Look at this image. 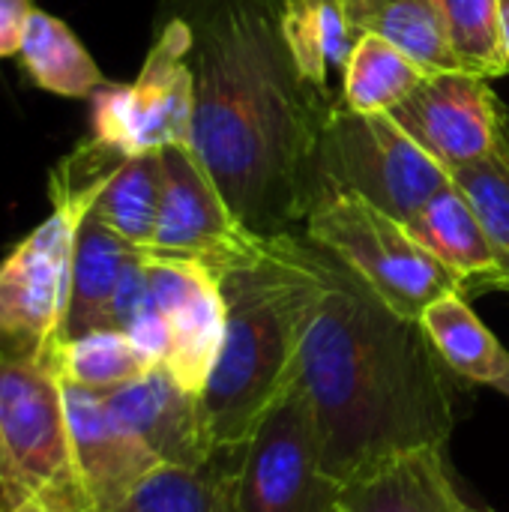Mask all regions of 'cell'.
Segmentation results:
<instances>
[{"label": "cell", "mask_w": 509, "mask_h": 512, "mask_svg": "<svg viewBox=\"0 0 509 512\" xmlns=\"http://www.w3.org/2000/svg\"><path fill=\"white\" fill-rule=\"evenodd\" d=\"M159 9L192 36V150L252 231H297L321 201V138L342 90L300 72L282 30L285 0H162Z\"/></svg>", "instance_id": "6da1fadb"}, {"label": "cell", "mask_w": 509, "mask_h": 512, "mask_svg": "<svg viewBox=\"0 0 509 512\" xmlns=\"http://www.w3.org/2000/svg\"><path fill=\"white\" fill-rule=\"evenodd\" d=\"M321 279L300 372L327 477L342 489L387 459L447 450L456 432L453 372L420 321L393 312L351 267L312 243Z\"/></svg>", "instance_id": "7a4b0ae2"}, {"label": "cell", "mask_w": 509, "mask_h": 512, "mask_svg": "<svg viewBox=\"0 0 509 512\" xmlns=\"http://www.w3.org/2000/svg\"><path fill=\"white\" fill-rule=\"evenodd\" d=\"M225 339L201 402L216 459H231L285 396L300 372V345L321 291L312 240L303 231L270 234L267 255L219 279Z\"/></svg>", "instance_id": "3957f363"}, {"label": "cell", "mask_w": 509, "mask_h": 512, "mask_svg": "<svg viewBox=\"0 0 509 512\" xmlns=\"http://www.w3.org/2000/svg\"><path fill=\"white\" fill-rule=\"evenodd\" d=\"M117 168L120 156L90 138L51 174V216L0 261V360L54 366L66 342L75 234Z\"/></svg>", "instance_id": "277c9868"}, {"label": "cell", "mask_w": 509, "mask_h": 512, "mask_svg": "<svg viewBox=\"0 0 509 512\" xmlns=\"http://www.w3.org/2000/svg\"><path fill=\"white\" fill-rule=\"evenodd\" d=\"M303 234L351 267L402 318L420 321L429 303L462 291L459 279L417 240L408 222L354 192L324 195Z\"/></svg>", "instance_id": "5b68a950"}, {"label": "cell", "mask_w": 509, "mask_h": 512, "mask_svg": "<svg viewBox=\"0 0 509 512\" xmlns=\"http://www.w3.org/2000/svg\"><path fill=\"white\" fill-rule=\"evenodd\" d=\"M0 450L6 483L48 512H93L54 366L0 360Z\"/></svg>", "instance_id": "8992f818"}, {"label": "cell", "mask_w": 509, "mask_h": 512, "mask_svg": "<svg viewBox=\"0 0 509 512\" xmlns=\"http://www.w3.org/2000/svg\"><path fill=\"white\" fill-rule=\"evenodd\" d=\"M318 171L321 198L354 192L408 225L438 192L453 186L450 168L390 111L360 114L342 99L327 120Z\"/></svg>", "instance_id": "52a82bcc"}, {"label": "cell", "mask_w": 509, "mask_h": 512, "mask_svg": "<svg viewBox=\"0 0 509 512\" xmlns=\"http://www.w3.org/2000/svg\"><path fill=\"white\" fill-rule=\"evenodd\" d=\"M228 465L231 512H336L339 486L321 465L312 402L297 378Z\"/></svg>", "instance_id": "ba28073f"}, {"label": "cell", "mask_w": 509, "mask_h": 512, "mask_svg": "<svg viewBox=\"0 0 509 512\" xmlns=\"http://www.w3.org/2000/svg\"><path fill=\"white\" fill-rule=\"evenodd\" d=\"M189 45L186 21L159 9L153 45L138 78L102 84L93 93V138L123 156L159 153L171 144L192 147L195 81Z\"/></svg>", "instance_id": "9c48e42d"}, {"label": "cell", "mask_w": 509, "mask_h": 512, "mask_svg": "<svg viewBox=\"0 0 509 512\" xmlns=\"http://www.w3.org/2000/svg\"><path fill=\"white\" fill-rule=\"evenodd\" d=\"M162 201L147 255L192 261L216 279L252 267L267 255L270 237L252 231L225 201L216 180L189 144L159 150Z\"/></svg>", "instance_id": "30bf717a"}, {"label": "cell", "mask_w": 509, "mask_h": 512, "mask_svg": "<svg viewBox=\"0 0 509 512\" xmlns=\"http://www.w3.org/2000/svg\"><path fill=\"white\" fill-rule=\"evenodd\" d=\"M450 171L489 156L509 132L507 105L486 78L471 72H429L390 111Z\"/></svg>", "instance_id": "8fae6325"}, {"label": "cell", "mask_w": 509, "mask_h": 512, "mask_svg": "<svg viewBox=\"0 0 509 512\" xmlns=\"http://www.w3.org/2000/svg\"><path fill=\"white\" fill-rule=\"evenodd\" d=\"M147 279L156 312L168 327L165 369L192 396H201L225 339V297L219 279L192 261L147 255Z\"/></svg>", "instance_id": "7c38bea8"}, {"label": "cell", "mask_w": 509, "mask_h": 512, "mask_svg": "<svg viewBox=\"0 0 509 512\" xmlns=\"http://www.w3.org/2000/svg\"><path fill=\"white\" fill-rule=\"evenodd\" d=\"M63 387L75 462L90 507L93 512H120L162 462L114 417L102 393L75 384Z\"/></svg>", "instance_id": "4fadbf2b"}, {"label": "cell", "mask_w": 509, "mask_h": 512, "mask_svg": "<svg viewBox=\"0 0 509 512\" xmlns=\"http://www.w3.org/2000/svg\"><path fill=\"white\" fill-rule=\"evenodd\" d=\"M102 396L114 417L162 465L204 468L216 462L198 396L186 393L165 366H153L141 378Z\"/></svg>", "instance_id": "5bb4252c"}, {"label": "cell", "mask_w": 509, "mask_h": 512, "mask_svg": "<svg viewBox=\"0 0 509 512\" xmlns=\"http://www.w3.org/2000/svg\"><path fill=\"white\" fill-rule=\"evenodd\" d=\"M345 512H462L447 450L420 447L381 462L339 492Z\"/></svg>", "instance_id": "9a60e30c"}, {"label": "cell", "mask_w": 509, "mask_h": 512, "mask_svg": "<svg viewBox=\"0 0 509 512\" xmlns=\"http://www.w3.org/2000/svg\"><path fill=\"white\" fill-rule=\"evenodd\" d=\"M411 231L459 279L465 297L480 291H507V279L489 234L456 186L438 192L417 213Z\"/></svg>", "instance_id": "2e32d148"}, {"label": "cell", "mask_w": 509, "mask_h": 512, "mask_svg": "<svg viewBox=\"0 0 509 512\" xmlns=\"http://www.w3.org/2000/svg\"><path fill=\"white\" fill-rule=\"evenodd\" d=\"M138 246L108 228L93 210L81 219L72 252V285L66 312V339L111 330V303L120 276Z\"/></svg>", "instance_id": "e0dca14e"}, {"label": "cell", "mask_w": 509, "mask_h": 512, "mask_svg": "<svg viewBox=\"0 0 509 512\" xmlns=\"http://www.w3.org/2000/svg\"><path fill=\"white\" fill-rule=\"evenodd\" d=\"M420 327L456 378L495 387L509 372V351L480 321L462 291L429 303L420 315Z\"/></svg>", "instance_id": "ac0fdd59"}, {"label": "cell", "mask_w": 509, "mask_h": 512, "mask_svg": "<svg viewBox=\"0 0 509 512\" xmlns=\"http://www.w3.org/2000/svg\"><path fill=\"white\" fill-rule=\"evenodd\" d=\"M345 12L357 36H384L426 72L459 69L441 0H345Z\"/></svg>", "instance_id": "d6986e66"}, {"label": "cell", "mask_w": 509, "mask_h": 512, "mask_svg": "<svg viewBox=\"0 0 509 512\" xmlns=\"http://www.w3.org/2000/svg\"><path fill=\"white\" fill-rule=\"evenodd\" d=\"M18 57L30 81L54 96L84 99L105 84L96 60L81 45V39L69 30V24L36 6L27 15Z\"/></svg>", "instance_id": "ffe728a7"}, {"label": "cell", "mask_w": 509, "mask_h": 512, "mask_svg": "<svg viewBox=\"0 0 509 512\" xmlns=\"http://www.w3.org/2000/svg\"><path fill=\"white\" fill-rule=\"evenodd\" d=\"M282 30L300 72L324 90H330L333 72H345L360 39L345 0H285Z\"/></svg>", "instance_id": "44dd1931"}, {"label": "cell", "mask_w": 509, "mask_h": 512, "mask_svg": "<svg viewBox=\"0 0 509 512\" xmlns=\"http://www.w3.org/2000/svg\"><path fill=\"white\" fill-rule=\"evenodd\" d=\"M429 72L384 36L363 33L342 72V102L360 114L399 108Z\"/></svg>", "instance_id": "7402d4cb"}, {"label": "cell", "mask_w": 509, "mask_h": 512, "mask_svg": "<svg viewBox=\"0 0 509 512\" xmlns=\"http://www.w3.org/2000/svg\"><path fill=\"white\" fill-rule=\"evenodd\" d=\"M159 201H162L159 153L129 156L102 186L93 204V216H99L132 246L147 249L156 231Z\"/></svg>", "instance_id": "603a6c76"}, {"label": "cell", "mask_w": 509, "mask_h": 512, "mask_svg": "<svg viewBox=\"0 0 509 512\" xmlns=\"http://www.w3.org/2000/svg\"><path fill=\"white\" fill-rule=\"evenodd\" d=\"M54 369L63 384L111 393L141 378L153 366L123 330H96L78 339H66L54 357Z\"/></svg>", "instance_id": "cb8c5ba5"}, {"label": "cell", "mask_w": 509, "mask_h": 512, "mask_svg": "<svg viewBox=\"0 0 509 512\" xmlns=\"http://www.w3.org/2000/svg\"><path fill=\"white\" fill-rule=\"evenodd\" d=\"M120 512H231L228 465L225 459L204 468L159 465Z\"/></svg>", "instance_id": "d4e9b609"}, {"label": "cell", "mask_w": 509, "mask_h": 512, "mask_svg": "<svg viewBox=\"0 0 509 512\" xmlns=\"http://www.w3.org/2000/svg\"><path fill=\"white\" fill-rule=\"evenodd\" d=\"M453 54L462 72L501 78L509 72V48L498 0H441Z\"/></svg>", "instance_id": "484cf974"}, {"label": "cell", "mask_w": 509, "mask_h": 512, "mask_svg": "<svg viewBox=\"0 0 509 512\" xmlns=\"http://www.w3.org/2000/svg\"><path fill=\"white\" fill-rule=\"evenodd\" d=\"M450 174H453V186L468 198V204L474 207L477 219L489 234L509 294V132L489 156L465 168H456Z\"/></svg>", "instance_id": "4316f807"}, {"label": "cell", "mask_w": 509, "mask_h": 512, "mask_svg": "<svg viewBox=\"0 0 509 512\" xmlns=\"http://www.w3.org/2000/svg\"><path fill=\"white\" fill-rule=\"evenodd\" d=\"M153 306L150 297V279H147V261L144 252L138 249L132 255V261L126 264L120 285L114 291V303H111V330H129L147 309Z\"/></svg>", "instance_id": "83f0119b"}, {"label": "cell", "mask_w": 509, "mask_h": 512, "mask_svg": "<svg viewBox=\"0 0 509 512\" xmlns=\"http://www.w3.org/2000/svg\"><path fill=\"white\" fill-rule=\"evenodd\" d=\"M30 12H33L30 0H0V60L18 54Z\"/></svg>", "instance_id": "f1b7e54d"}, {"label": "cell", "mask_w": 509, "mask_h": 512, "mask_svg": "<svg viewBox=\"0 0 509 512\" xmlns=\"http://www.w3.org/2000/svg\"><path fill=\"white\" fill-rule=\"evenodd\" d=\"M9 492V489H6ZM12 495V501H15V512H48L45 507H39L36 501H30V498H24V495H18V492H9Z\"/></svg>", "instance_id": "f546056e"}, {"label": "cell", "mask_w": 509, "mask_h": 512, "mask_svg": "<svg viewBox=\"0 0 509 512\" xmlns=\"http://www.w3.org/2000/svg\"><path fill=\"white\" fill-rule=\"evenodd\" d=\"M498 3H501V24H504V39L509 48V0H498Z\"/></svg>", "instance_id": "4dcf8cb0"}, {"label": "cell", "mask_w": 509, "mask_h": 512, "mask_svg": "<svg viewBox=\"0 0 509 512\" xmlns=\"http://www.w3.org/2000/svg\"><path fill=\"white\" fill-rule=\"evenodd\" d=\"M0 512H15V501L6 489H0Z\"/></svg>", "instance_id": "1f68e13d"}, {"label": "cell", "mask_w": 509, "mask_h": 512, "mask_svg": "<svg viewBox=\"0 0 509 512\" xmlns=\"http://www.w3.org/2000/svg\"><path fill=\"white\" fill-rule=\"evenodd\" d=\"M495 390H498L501 396H507L509 399V372L504 375V378H501V381H498V384H495Z\"/></svg>", "instance_id": "d6a6232c"}, {"label": "cell", "mask_w": 509, "mask_h": 512, "mask_svg": "<svg viewBox=\"0 0 509 512\" xmlns=\"http://www.w3.org/2000/svg\"><path fill=\"white\" fill-rule=\"evenodd\" d=\"M462 512H495V510H489V507H474V504H468V501L462 498Z\"/></svg>", "instance_id": "836d02e7"}, {"label": "cell", "mask_w": 509, "mask_h": 512, "mask_svg": "<svg viewBox=\"0 0 509 512\" xmlns=\"http://www.w3.org/2000/svg\"><path fill=\"white\" fill-rule=\"evenodd\" d=\"M6 483V474H3V450H0V486Z\"/></svg>", "instance_id": "e575fe53"}, {"label": "cell", "mask_w": 509, "mask_h": 512, "mask_svg": "<svg viewBox=\"0 0 509 512\" xmlns=\"http://www.w3.org/2000/svg\"><path fill=\"white\" fill-rule=\"evenodd\" d=\"M336 512H345V510H336Z\"/></svg>", "instance_id": "d590c367"}]
</instances>
